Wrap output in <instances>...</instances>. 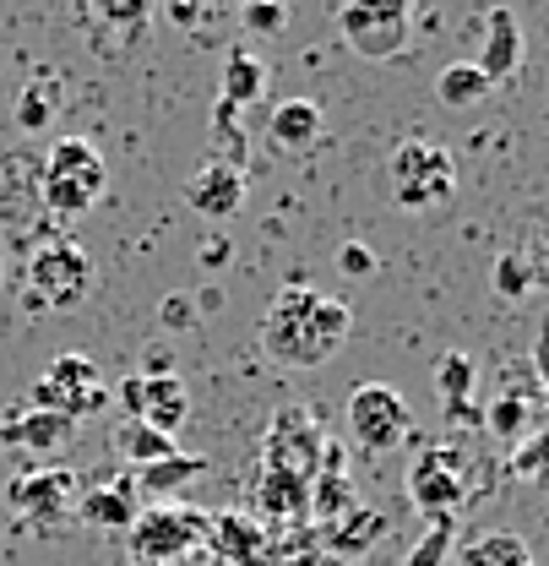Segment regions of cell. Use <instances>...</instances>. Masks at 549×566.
<instances>
[{
	"label": "cell",
	"mask_w": 549,
	"mask_h": 566,
	"mask_svg": "<svg viewBox=\"0 0 549 566\" xmlns=\"http://www.w3.org/2000/svg\"><path fill=\"white\" fill-rule=\"evenodd\" d=\"M288 22V0H273V6H245V28L251 33H277Z\"/></svg>",
	"instance_id": "36"
},
{
	"label": "cell",
	"mask_w": 549,
	"mask_h": 566,
	"mask_svg": "<svg viewBox=\"0 0 549 566\" xmlns=\"http://www.w3.org/2000/svg\"><path fill=\"white\" fill-rule=\"evenodd\" d=\"M137 376H175V354L163 349V344H147V354H141V370Z\"/></svg>",
	"instance_id": "38"
},
{
	"label": "cell",
	"mask_w": 549,
	"mask_h": 566,
	"mask_svg": "<svg viewBox=\"0 0 549 566\" xmlns=\"http://www.w3.org/2000/svg\"><path fill=\"white\" fill-rule=\"evenodd\" d=\"M545 430H528L522 441H517V452H511V469H517V480H539V469H545Z\"/></svg>",
	"instance_id": "34"
},
{
	"label": "cell",
	"mask_w": 549,
	"mask_h": 566,
	"mask_svg": "<svg viewBox=\"0 0 549 566\" xmlns=\"http://www.w3.org/2000/svg\"><path fill=\"white\" fill-rule=\"evenodd\" d=\"M484 430L495 441H522L528 430H539V392H495V403L484 409Z\"/></svg>",
	"instance_id": "23"
},
{
	"label": "cell",
	"mask_w": 549,
	"mask_h": 566,
	"mask_svg": "<svg viewBox=\"0 0 549 566\" xmlns=\"http://www.w3.org/2000/svg\"><path fill=\"white\" fill-rule=\"evenodd\" d=\"M152 6L158 0H82V22L98 39V50L115 55V50H131L141 33H147Z\"/></svg>",
	"instance_id": "12"
},
{
	"label": "cell",
	"mask_w": 549,
	"mask_h": 566,
	"mask_svg": "<svg viewBox=\"0 0 549 566\" xmlns=\"http://www.w3.org/2000/svg\"><path fill=\"white\" fill-rule=\"evenodd\" d=\"M141 495L131 485V474H115V480H98V485H87V491H76V517L87 523V528H131V517H137Z\"/></svg>",
	"instance_id": "16"
},
{
	"label": "cell",
	"mask_w": 549,
	"mask_h": 566,
	"mask_svg": "<svg viewBox=\"0 0 549 566\" xmlns=\"http://www.w3.org/2000/svg\"><path fill=\"white\" fill-rule=\"evenodd\" d=\"M71 501H76V474H71V469H33V474H11V485H6V506H11L17 517L39 523V528L61 523V517L71 512Z\"/></svg>",
	"instance_id": "9"
},
{
	"label": "cell",
	"mask_w": 549,
	"mask_h": 566,
	"mask_svg": "<svg viewBox=\"0 0 549 566\" xmlns=\"http://www.w3.org/2000/svg\"><path fill=\"white\" fill-rule=\"evenodd\" d=\"M387 186H392V202L409 212H430L446 208L457 197V158L435 142H398L392 158H387Z\"/></svg>",
	"instance_id": "3"
},
{
	"label": "cell",
	"mask_w": 549,
	"mask_h": 566,
	"mask_svg": "<svg viewBox=\"0 0 549 566\" xmlns=\"http://www.w3.org/2000/svg\"><path fill=\"white\" fill-rule=\"evenodd\" d=\"M186 415H191V398H186V381L180 376H141V409H137L141 424L175 436L186 424Z\"/></svg>",
	"instance_id": "19"
},
{
	"label": "cell",
	"mask_w": 549,
	"mask_h": 566,
	"mask_svg": "<svg viewBox=\"0 0 549 566\" xmlns=\"http://www.w3.org/2000/svg\"><path fill=\"white\" fill-rule=\"evenodd\" d=\"M327 137V115L316 98H283L273 115H267V142L277 153H305Z\"/></svg>",
	"instance_id": "17"
},
{
	"label": "cell",
	"mask_w": 549,
	"mask_h": 566,
	"mask_svg": "<svg viewBox=\"0 0 549 566\" xmlns=\"http://www.w3.org/2000/svg\"><path fill=\"white\" fill-rule=\"evenodd\" d=\"M534 283H539V273L528 268V256H517V251H500V256H495V289H500V294L517 300V294H528Z\"/></svg>",
	"instance_id": "33"
},
{
	"label": "cell",
	"mask_w": 549,
	"mask_h": 566,
	"mask_svg": "<svg viewBox=\"0 0 549 566\" xmlns=\"http://www.w3.org/2000/svg\"><path fill=\"white\" fill-rule=\"evenodd\" d=\"M202 262L207 268H229V240H223V234H212L202 245Z\"/></svg>",
	"instance_id": "39"
},
{
	"label": "cell",
	"mask_w": 549,
	"mask_h": 566,
	"mask_svg": "<svg viewBox=\"0 0 549 566\" xmlns=\"http://www.w3.org/2000/svg\"><path fill=\"white\" fill-rule=\"evenodd\" d=\"M344 424H348V441H353L359 452H370V458L403 447L413 436V415L392 381H359V387L348 392Z\"/></svg>",
	"instance_id": "6"
},
{
	"label": "cell",
	"mask_w": 549,
	"mask_h": 566,
	"mask_svg": "<svg viewBox=\"0 0 549 566\" xmlns=\"http://www.w3.org/2000/svg\"><path fill=\"white\" fill-rule=\"evenodd\" d=\"M321 447H327V430L310 420L305 409H283L267 430V441H262V463H273V469H288V474H299V480H310L316 474V458H321Z\"/></svg>",
	"instance_id": "10"
},
{
	"label": "cell",
	"mask_w": 549,
	"mask_h": 566,
	"mask_svg": "<svg viewBox=\"0 0 549 566\" xmlns=\"http://www.w3.org/2000/svg\"><path fill=\"white\" fill-rule=\"evenodd\" d=\"M175 452H180L175 436H163V430H152V424H141V420H126L115 430V458H120L131 474L147 469V463H158V458H175Z\"/></svg>",
	"instance_id": "24"
},
{
	"label": "cell",
	"mask_w": 549,
	"mask_h": 566,
	"mask_svg": "<svg viewBox=\"0 0 549 566\" xmlns=\"http://www.w3.org/2000/svg\"><path fill=\"white\" fill-rule=\"evenodd\" d=\"M207 539L229 566H273V528L251 512H212Z\"/></svg>",
	"instance_id": "11"
},
{
	"label": "cell",
	"mask_w": 549,
	"mask_h": 566,
	"mask_svg": "<svg viewBox=\"0 0 549 566\" xmlns=\"http://www.w3.org/2000/svg\"><path fill=\"white\" fill-rule=\"evenodd\" d=\"M435 392H441V409H446L452 424L474 420V359L463 349L441 354V365H435Z\"/></svg>",
	"instance_id": "21"
},
{
	"label": "cell",
	"mask_w": 549,
	"mask_h": 566,
	"mask_svg": "<svg viewBox=\"0 0 549 566\" xmlns=\"http://www.w3.org/2000/svg\"><path fill=\"white\" fill-rule=\"evenodd\" d=\"M474 66L489 76V87L506 82V76H517V66H522V28H517V11L511 6L495 0L484 11V44H479V61Z\"/></svg>",
	"instance_id": "14"
},
{
	"label": "cell",
	"mask_w": 549,
	"mask_h": 566,
	"mask_svg": "<svg viewBox=\"0 0 549 566\" xmlns=\"http://www.w3.org/2000/svg\"><path fill=\"white\" fill-rule=\"evenodd\" d=\"M452 551H457V517H424V534L413 539L403 566H452Z\"/></svg>",
	"instance_id": "28"
},
{
	"label": "cell",
	"mask_w": 549,
	"mask_h": 566,
	"mask_svg": "<svg viewBox=\"0 0 549 566\" xmlns=\"http://www.w3.org/2000/svg\"><path fill=\"white\" fill-rule=\"evenodd\" d=\"M158 322H163L169 333H186V327H197V322H202V311H197V300H191V294H169V300L158 305Z\"/></svg>",
	"instance_id": "35"
},
{
	"label": "cell",
	"mask_w": 549,
	"mask_h": 566,
	"mask_svg": "<svg viewBox=\"0 0 549 566\" xmlns=\"http://www.w3.org/2000/svg\"><path fill=\"white\" fill-rule=\"evenodd\" d=\"M71 436H76V420L44 415V409H22L17 420L0 424V441H6V447H28V452H61Z\"/></svg>",
	"instance_id": "20"
},
{
	"label": "cell",
	"mask_w": 549,
	"mask_h": 566,
	"mask_svg": "<svg viewBox=\"0 0 549 566\" xmlns=\"http://www.w3.org/2000/svg\"><path fill=\"white\" fill-rule=\"evenodd\" d=\"M489 93H495V87H489V76H484L474 61H452V66L435 76V98H441L446 109H468V104H479Z\"/></svg>",
	"instance_id": "27"
},
{
	"label": "cell",
	"mask_w": 549,
	"mask_h": 566,
	"mask_svg": "<svg viewBox=\"0 0 549 566\" xmlns=\"http://www.w3.org/2000/svg\"><path fill=\"white\" fill-rule=\"evenodd\" d=\"M223 6H229V0H163V17H169L180 33H202V28H212V22L223 17Z\"/></svg>",
	"instance_id": "32"
},
{
	"label": "cell",
	"mask_w": 549,
	"mask_h": 566,
	"mask_svg": "<svg viewBox=\"0 0 549 566\" xmlns=\"http://www.w3.org/2000/svg\"><path fill=\"white\" fill-rule=\"evenodd\" d=\"M245 191H251L245 169L218 164V158H207L202 169L186 180V202L202 212V218H212V223H223V218H234V212L245 208Z\"/></svg>",
	"instance_id": "13"
},
{
	"label": "cell",
	"mask_w": 549,
	"mask_h": 566,
	"mask_svg": "<svg viewBox=\"0 0 549 566\" xmlns=\"http://www.w3.org/2000/svg\"><path fill=\"white\" fill-rule=\"evenodd\" d=\"M283 566H348V562H338V556H327V551H299V556H288Z\"/></svg>",
	"instance_id": "40"
},
{
	"label": "cell",
	"mask_w": 549,
	"mask_h": 566,
	"mask_svg": "<svg viewBox=\"0 0 549 566\" xmlns=\"http://www.w3.org/2000/svg\"><path fill=\"white\" fill-rule=\"evenodd\" d=\"M126 534H131V556L141 566H175L207 539V512H197V506H147L131 517Z\"/></svg>",
	"instance_id": "7"
},
{
	"label": "cell",
	"mask_w": 549,
	"mask_h": 566,
	"mask_svg": "<svg viewBox=\"0 0 549 566\" xmlns=\"http://www.w3.org/2000/svg\"><path fill=\"white\" fill-rule=\"evenodd\" d=\"M338 33L359 61H398L413 39V0H344Z\"/></svg>",
	"instance_id": "5"
},
{
	"label": "cell",
	"mask_w": 549,
	"mask_h": 566,
	"mask_svg": "<svg viewBox=\"0 0 549 566\" xmlns=\"http://www.w3.org/2000/svg\"><path fill=\"white\" fill-rule=\"evenodd\" d=\"M468 458H463V447H452V441H435V447H424L419 458H413L409 469V501L424 512V517H457V506H468Z\"/></svg>",
	"instance_id": "8"
},
{
	"label": "cell",
	"mask_w": 549,
	"mask_h": 566,
	"mask_svg": "<svg viewBox=\"0 0 549 566\" xmlns=\"http://www.w3.org/2000/svg\"><path fill=\"white\" fill-rule=\"evenodd\" d=\"M109 191V164L87 137H61L44 158L39 175V202L50 218H82Z\"/></svg>",
	"instance_id": "2"
},
{
	"label": "cell",
	"mask_w": 549,
	"mask_h": 566,
	"mask_svg": "<svg viewBox=\"0 0 549 566\" xmlns=\"http://www.w3.org/2000/svg\"><path fill=\"white\" fill-rule=\"evenodd\" d=\"M240 6H273V0H240Z\"/></svg>",
	"instance_id": "41"
},
{
	"label": "cell",
	"mask_w": 549,
	"mask_h": 566,
	"mask_svg": "<svg viewBox=\"0 0 549 566\" xmlns=\"http://www.w3.org/2000/svg\"><path fill=\"white\" fill-rule=\"evenodd\" d=\"M305 491L310 480L273 469V463H256V480H251V517H267V523H305Z\"/></svg>",
	"instance_id": "15"
},
{
	"label": "cell",
	"mask_w": 549,
	"mask_h": 566,
	"mask_svg": "<svg viewBox=\"0 0 549 566\" xmlns=\"http://www.w3.org/2000/svg\"><path fill=\"white\" fill-rule=\"evenodd\" d=\"M338 268H344L348 279H370V273H376V256H370L359 240H348L344 251H338Z\"/></svg>",
	"instance_id": "37"
},
{
	"label": "cell",
	"mask_w": 549,
	"mask_h": 566,
	"mask_svg": "<svg viewBox=\"0 0 549 566\" xmlns=\"http://www.w3.org/2000/svg\"><path fill=\"white\" fill-rule=\"evenodd\" d=\"M262 87H267V66H262L245 44H234V50H229V61H223V104L245 109V104H256V98H262Z\"/></svg>",
	"instance_id": "26"
},
{
	"label": "cell",
	"mask_w": 549,
	"mask_h": 566,
	"mask_svg": "<svg viewBox=\"0 0 549 566\" xmlns=\"http://www.w3.org/2000/svg\"><path fill=\"white\" fill-rule=\"evenodd\" d=\"M0 279H6V262H0Z\"/></svg>",
	"instance_id": "42"
},
{
	"label": "cell",
	"mask_w": 549,
	"mask_h": 566,
	"mask_svg": "<svg viewBox=\"0 0 549 566\" xmlns=\"http://www.w3.org/2000/svg\"><path fill=\"white\" fill-rule=\"evenodd\" d=\"M212 142H218V164H234V169L251 164V142L240 137V109L223 104V98H218V109H212Z\"/></svg>",
	"instance_id": "31"
},
{
	"label": "cell",
	"mask_w": 549,
	"mask_h": 566,
	"mask_svg": "<svg viewBox=\"0 0 549 566\" xmlns=\"http://www.w3.org/2000/svg\"><path fill=\"white\" fill-rule=\"evenodd\" d=\"M348 327H353L348 300L316 294L305 283H288V289H277V300L262 316V349L288 370H316L344 349Z\"/></svg>",
	"instance_id": "1"
},
{
	"label": "cell",
	"mask_w": 549,
	"mask_h": 566,
	"mask_svg": "<svg viewBox=\"0 0 549 566\" xmlns=\"http://www.w3.org/2000/svg\"><path fill=\"white\" fill-rule=\"evenodd\" d=\"M17 132H50L55 126V115H61V87L55 82H33V87H22V98H17Z\"/></svg>",
	"instance_id": "29"
},
{
	"label": "cell",
	"mask_w": 549,
	"mask_h": 566,
	"mask_svg": "<svg viewBox=\"0 0 549 566\" xmlns=\"http://www.w3.org/2000/svg\"><path fill=\"white\" fill-rule=\"evenodd\" d=\"M452 566H534V551H528L522 534L489 528L479 539H468L463 551H452Z\"/></svg>",
	"instance_id": "22"
},
{
	"label": "cell",
	"mask_w": 549,
	"mask_h": 566,
	"mask_svg": "<svg viewBox=\"0 0 549 566\" xmlns=\"http://www.w3.org/2000/svg\"><path fill=\"white\" fill-rule=\"evenodd\" d=\"M202 458H191V452H175V458H158V463H147V469H137L131 474V485H137V495H175L186 491L191 480H202Z\"/></svg>",
	"instance_id": "25"
},
{
	"label": "cell",
	"mask_w": 549,
	"mask_h": 566,
	"mask_svg": "<svg viewBox=\"0 0 549 566\" xmlns=\"http://www.w3.org/2000/svg\"><path fill=\"white\" fill-rule=\"evenodd\" d=\"M387 512H376V506H353L344 512L338 523H327L321 534H327V556H338V562H359L365 551H376V539H387Z\"/></svg>",
	"instance_id": "18"
},
{
	"label": "cell",
	"mask_w": 549,
	"mask_h": 566,
	"mask_svg": "<svg viewBox=\"0 0 549 566\" xmlns=\"http://www.w3.org/2000/svg\"><path fill=\"white\" fill-rule=\"evenodd\" d=\"M93 294V256L76 240H44L28 256V305L33 311H76Z\"/></svg>",
	"instance_id": "4"
},
{
	"label": "cell",
	"mask_w": 549,
	"mask_h": 566,
	"mask_svg": "<svg viewBox=\"0 0 549 566\" xmlns=\"http://www.w3.org/2000/svg\"><path fill=\"white\" fill-rule=\"evenodd\" d=\"M44 381L61 387V392H71V398H82V392H104V370H98L87 354H55V365L44 370Z\"/></svg>",
	"instance_id": "30"
}]
</instances>
